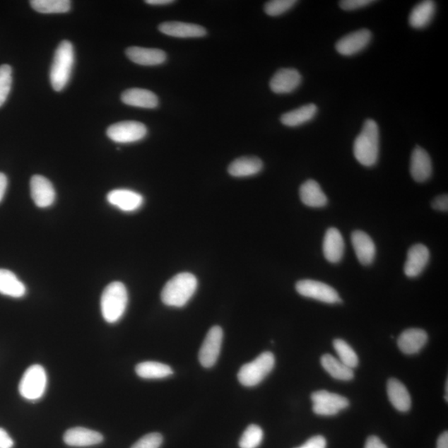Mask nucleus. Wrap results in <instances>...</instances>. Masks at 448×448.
I'll list each match as a JSON object with an SVG mask.
<instances>
[{"label":"nucleus","mask_w":448,"mask_h":448,"mask_svg":"<svg viewBox=\"0 0 448 448\" xmlns=\"http://www.w3.org/2000/svg\"><path fill=\"white\" fill-rule=\"evenodd\" d=\"M354 155L360 164L366 167L377 163L379 155V129L372 119L364 123L354 143Z\"/></svg>","instance_id":"f257e3e1"},{"label":"nucleus","mask_w":448,"mask_h":448,"mask_svg":"<svg viewBox=\"0 0 448 448\" xmlns=\"http://www.w3.org/2000/svg\"><path fill=\"white\" fill-rule=\"evenodd\" d=\"M198 288L195 276L189 273L175 275L162 290L161 300L166 306L183 307L192 298Z\"/></svg>","instance_id":"f03ea898"},{"label":"nucleus","mask_w":448,"mask_h":448,"mask_svg":"<svg viewBox=\"0 0 448 448\" xmlns=\"http://www.w3.org/2000/svg\"><path fill=\"white\" fill-rule=\"evenodd\" d=\"M74 64V49L69 41L60 42L50 70V81L56 92L64 90L69 83Z\"/></svg>","instance_id":"7ed1b4c3"},{"label":"nucleus","mask_w":448,"mask_h":448,"mask_svg":"<svg viewBox=\"0 0 448 448\" xmlns=\"http://www.w3.org/2000/svg\"><path fill=\"white\" fill-rule=\"evenodd\" d=\"M128 304V293L126 285L120 282L110 283L103 290L101 298V309L104 320L108 323H116L125 314Z\"/></svg>","instance_id":"20e7f679"},{"label":"nucleus","mask_w":448,"mask_h":448,"mask_svg":"<svg viewBox=\"0 0 448 448\" xmlns=\"http://www.w3.org/2000/svg\"><path fill=\"white\" fill-rule=\"evenodd\" d=\"M274 365L275 357L273 353H261L254 361L242 366L238 372V380L246 387H254L259 384L271 373Z\"/></svg>","instance_id":"39448f33"},{"label":"nucleus","mask_w":448,"mask_h":448,"mask_svg":"<svg viewBox=\"0 0 448 448\" xmlns=\"http://www.w3.org/2000/svg\"><path fill=\"white\" fill-rule=\"evenodd\" d=\"M47 387V374L44 367L33 365L23 374L18 386L23 399L35 401L45 394Z\"/></svg>","instance_id":"423d86ee"},{"label":"nucleus","mask_w":448,"mask_h":448,"mask_svg":"<svg viewBox=\"0 0 448 448\" xmlns=\"http://www.w3.org/2000/svg\"><path fill=\"white\" fill-rule=\"evenodd\" d=\"M295 290L305 297L312 298L328 304L341 302L339 294L326 283L314 280H302L295 284Z\"/></svg>","instance_id":"0eeeda50"},{"label":"nucleus","mask_w":448,"mask_h":448,"mask_svg":"<svg viewBox=\"0 0 448 448\" xmlns=\"http://www.w3.org/2000/svg\"><path fill=\"white\" fill-rule=\"evenodd\" d=\"M107 136L117 143H133L144 139L147 128L138 122H122L113 124L107 131Z\"/></svg>","instance_id":"6e6552de"},{"label":"nucleus","mask_w":448,"mask_h":448,"mask_svg":"<svg viewBox=\"0 0 448 448\" xmlns=\"http://www.w3.org/2000/svg\"><path fill=\"white\" fill-rule=\"evenodd\" d=\"M223 338L222 328L218 326L212 327L208 332L199 353L200 364L204 368H211L216 365L220 353Z\"/></svg>","instance_id":"1a4fd4ad"},{"label":"nucleus","mask_w":448,"mask_h":448,"mask_svg":"<svg viewBox=\"0 0 448 448\" xmlns=\"http://www.w3.org/2000/svg\"><path fill=\"white\" fill-rule=\"evenodd\" d=\"M371 40V32L363 28L343 37L336 42V49L342 56H354L366 49Z\"/></svg>","instance_id":"9d476101"},{"label":"nucleus","mask_w":448,"mask_h":448,"mask_svg":"<svg viewBox=\"0 0 448 448\" xmlns=\"http://www.w3.org/2000/svg\"><path fill=\"white\" fill-rule=\"evenodd\" d=\"M302 77L297 69H283L273 75L270 81V88L276 94H288L301 85Z\"/></svg>","instance_id":"9b49d317"},{"label":"nucleus","mask_w":448,"mask_h":448,"mask_svg":"<svg viewBox=\"0 0 448 448\" xmlns=\"http://www.w3.org/2000/svg\"><path fill=\"white\" fill-rule=\"evenodd\" d=\"M31 196L36 206L47 208L54 203L56 192L54 185L42 175H33L30 181Z\"/></svg>","instance_id":"f8f14e48"},{"label":"nucleus","mask_w":448,"mask_h":448,"mask_svg":"<svg viewBox=\"0 0 448 448\" xmlns=\"http://www.w3.org/2000/svg\"><path fill=\"white\" fill-rule=\"evenodd\" d=\"M107 199L110 204L124 212H134L144 203V198L141 194L125 189L112 190L107 194Z\"/></svg>","instance_id":"ddd939ff"},{"label":"nucleus","mask_w":448,"mask_h":448,"mask_svg":"<svg viewBox=\"0 0 448 448\" xmlns=\"http://www.w3.org/2000/svg\"><path fill=\"white\" fill-rule=\"evenodd\" d=\"M429 259H430V252L426 246L418 244L410 247L407 260L404 264L405 275L410 278H416L420 275L425 269Z\"/></svg>","instance_id":"4468645a"},{"label":"nucleus","mask_w":448,"mask_h":448,"mask_svg":"<svg viewBox=\"0 0 448 448\" xmlns=\"http://www.w3.org/2000/svg\"><path fill=\"white\" fill-rule=\"evenodd\" d=\"M410 173L418 183L425 182L431 177L432 165L430 156L420 146H416L413 151L410 162Z\"/></svg>","instance_id":"2eb2a0df"},{"label":"nucleus","mask_w":448,"mask_h":448,"mask_svg":"<svg viewBox=\"0 0 448 448\" xmlns=\"http://www.w3.org/2000/svg\"><path fill=\"white\" fill-rule=\"evenodd\" d=\"M159 30L165 35L180 39L202 37L207 35V30L204 27L183 22L162 23L159 26Z\"/></svg>","instance_id":"dca6fc26"},{"label":"nucleus","mask_w":448,"mask_h":448,"mask_svg":"<svg viewBox=\"0 0 448 448\" xmlns=\"http://www.w3.org/2000/svg\"><path fill=\"white\" fill-rule=\"evenodd\" d=\"M103 440L101 433L81 427L69 429L64 437L66 445L75 447L98 445Z\"/></svg>","instance_id":"f3484780"},{"label":"nucleus","mask_w":448,"mask_h":448,"mask_svg":"<svg viewBox=\"0 0 448 448\" xmlns=\"http://www.w3.org/2000/svg\"><path fill=\"white\" fill-rule=\"evenodd\" d=\"M351 242L357 259L364 266L373 263L376 254V247L372 238L366 232L356 230L352 232Z\"/></svg>","instance_id":"a211bd4d"},{"label":"nucleus","mask_w":448,"mask_h":448,"mask_svg":"<svg viewBox=\"0 0 448 448\" xmlns=\"http://www.w3.org/2000/svg\"><path fill=\"white\" fill-rule=\"evenodd\" d=\"M345 242L339 230L335 228H329L323 241V254L326 259L331 264H337L344 256Z\"/></svg>","instance_id":"6ab92c4d"},{"label":"nucleus","mask_w":448,"mask_h":448,"mask_svg":"<svg viewBox=\"0 0 448 448\" xmlns=\"http://www.w3.org/2000/svg\"><path fill=\"white\" fill-rule=\"evenodd\" d=\"M428 339L427 332L422 329H408L399 337L398 346L404 354L414 355L425 346Z\"/></svg>","instance_id":"aec40b11"},{"label":"nucleus","mask_w":448,"mask_h":448,"mask_svg":"<svg viewBox=\"0 0 448 448\" xmlns=\"http://www.w3.org/2000/svg\"><path fill=\"white\" fill-rule=\"evenodd\" d=\"M126 54L133 63L142 66L160 65L165 63L167 58L164 51L141 47H128Z\"/></svg>","instance_id":"412c9836"},{"label":"nucleus","mask_w":448,"mask_h":448,"mask_svg":"<svg viewBox=\"0 0 448 448\" xmlns=\"http://www.w3.org/2000/svg\"><path fill=\"white\" fill-rule=\"evenodd\" d=\"M122 101L128 106L154 109L158 107L159 100L154 93L149 90L131 88L122 94Z\"/></svg>","instance_id":"4be33fe9"},{"label":"nucleus","mask_w":448,"mask_h":448,"mask_svg":"<svg viewBox=\"0 0 448 448\" xmlns=\"http://www.w3.org/2000/svg\"><path fill=\"white\" fill-rule=\"evenodd\" d=\"M389 399L399 412H408L411 408L412 399L404 384L397 379L391 378L387 383Z\"/></svg>","instance_id":"5701e85b"},{"label":"nucleus","mask_w":448,"mask_h":448,"mask_svg":"<svg viewBox=\"0 0 448 448\" xmlns=\"http://www.w3.org/2000/svg\"><path fill=\"white\" fill-rule=\"evenodd\" d=\"M263 168V161L259 158L245 156L232 161L228 171L233 177H249L260 173Z\"/></svg>","instance_id":"b1692460"},{"label":"nucleus","mask_w":448,"mask_h":448,"mask_svg":"<svg viewBox=\"0 0 448 448\" xmlns=\"http://www.w3.org/2000/svg\"><path fill=\"white\" fill-rule=\"evenodd\" d=\"M300 198L305 205L312 208L326 206L328 199L320 184L316 180L309 179L300 188Z\"/></svg>","instance_id":"393cba45"},{"label":"nucleus","mask_w":448,"mask_h":448,"mask_svg":"<svg viewBox=\"0 0 448 448\" xmlns=\"http://www.w3.org/2000/svg\"><path fill=\"white\" fill-rule=\"evenodd\" d=\"M436 8V3L431 0L418 4L409 14V25L416 30L426 28L435 17Z\"/></svg>","instance_id":"a878e982"},{"label":"nucleus","mask_w":448,"mask_h":448,"mask_svg":"<svg viewBox=\"0 0 448 448\" xmlns=\"http://www.w3.org/2000/svg\"><path fill=\"white\" fill-rule=\"evenodd\" d=\"M318 112V107L314 103L305 105L293 110L281 117V122L288 127H297L313 120Z\"/></svg>","instance_id":"bb28decb"},{"label":"nucleus","mask_w":448,"mask_h":448,"mask_svg":"<svg viewBox=\"0 0 448 448\" xmlns=\"http://www.w3.org/2000/svg\"><path fill=\"white\" fill-rule=\"evenodd\" d=\"M26 287L11 271L0 269V294L20 298L26 294Z\"/></svg>","instance_id":"cd10ccee"},{"label":"nucleus","mask_w":448,"mask_h":448,"mask_svg":"<svg viewBox=\"0 0 448 448\" xmlns=\"http://www.w3.org/2000/svg\"><path fill=\"white\" fill-rule=\"evenodd\" d=\"M321 363L324 370L334 379L349 381L354 378L353 370L331 355H324L321 358Z\"/></svg>","instance_id":"c85d7f7f"},{"label":"nucleus","mask_w":448,"mask_h":448,"mask_svg":"<svg viewBox=\"0 0 448 448\" xmlns=\"http://www.w3.org/2000/svg\"><path fill=\"white\" fill-rule=\"evenodd\" d=\"M136 372L141 378L146 379H164L174 373L169 365L154 361L143 362L137 365Z\"/></svg>","instance_id":"c756f323"},{"label":"nucleus","mask_w":448,"mask_h":448,"mask_svg":"<svg viewBox=\"0 0 448 448\" xmlns=\"http://www.w3.org/2000/svg\"><path fill=\"white\" fill-rule=\"evenodd\" d=\"M313 403H321L341 411L349 407L350 401L346 397L340 394L328 392L326 390L316 391L312 394Z\"/></svg>","instance_id":"7c9ffc66"},{"label":"nucleus","mask_w":448,"mask_h":448,"mask_svg":"<svg viewBox=\"0 0 448 448\" xmlns=\"http://www.w3.org/2000/svg\"><path fill=\"white\" fill-rule=\"evenodd\" d=\"M30 4L35 11L41 13H64L71 8L69 0H32Z\"/></svg>","instance_id":"2f4dec72"},{"label":"nucleus","mask_w":448,"mask_h":448,"mask_svg":"<svg viewBox=\"0 0 448 448\" xmlns=\"http://www.w3.org/2000/svg\"><path fill=\"white\" fill-rule=\"evenodd\" d=\"M333 346L343 364L352 370L358 366V355L347 342L341 339H336L333 342Z\"/></svg>","instance_id":"473e14b6"},{"label":"nucleus","mask_w":448,"mask_h":448,"mask_svg":"<svg viewBox=\"0 0 448 448\" xmlns=\"http://www.w3.org/2000/svg\"><path fill=\"white\" fill-rule=\"evenodd\" d=\"M264 440V431L259 426L251 424L240 440V448H257Z\"/></svg>","instance_id":"72a5a7b5"},{"label":"nucleus","mask_w":448,"mask_h":448,"mask_svg":"<svg viewBox=\"0 0 448 448\" xmlns=\"http://www.w3.org/2000/svg\"><path fill=\"white\" fill-rule=\"evenodd\" d=\"M12 84V69L11 66H0V107L6 102Z\"/></svg>","instance_id":"f704fd0d"},{"label":"nucleus","mask_w":448,"mask_h":448,"mask_svg":"<svg viewBox=\"0 0 448 448\" xmlns=\"http://www.w3.org/2000/svg\"><path fill=\"white\" fill-rule=\"evenodd\" d=\"M297 1L295 0H273L265 4L264 11L269 16H279L290 11Z\"/></svg>","instance_id":"c9c22d12"},{"label":"nucleus","mask_w":448,"mask_h":448,"mask_svg":"<svg viewBox=\"0 0 448 448\" xmlns=\"http://www.w3.org/2000/svg\"><path fill=\"white\" fill-rule=\"evenodd\" d=\"M162 442L163 437L158 432H152L142 437L131 448H160Z\"/></svg>","instance_id":"e433bc0d"},{"label":"nucleus","mask_w":448,"mask_h":448,"mask_svg":"<svg viewBox=\"0 0 448 448\" xmlns=\"http://www.w3.org/2000/svg\"><path fill=\"white\" fill-rule=\"evenodd\" d=\"M374 3L375 1H373V0H343V1L340 2V7L344 11H351L369 6Z\"/></svg>","instance_id":"4c0bfd02"},{"label":"nucleus","mask_w":448,"mask_h":448,"mask_svg":"<svg viewBox=\"0 0 448 448\" xmlns=\"http://www.w3.org/2000/svg\"><path fill=\"white\" fill-rule=\"evenodd\" d=\"M297 448H326V440L322 436H314Z\"/></svg>","instance_id":"58836bf2"},{"label":"nucleus","mask_w":448,"mask_h":448,"mask_svg":"<svg viewBox=\"0 0 448 448\" xmlns=\"http://www.w3.org/2000/svg\"><path fill=\"white\" fill-rule=\"evenodd\" d=\"M432 206L436 211L442 212H447L448 209V196L447 194H442L437 196L432 203Z\"/></svg>","instance_id":"ea45409f"},{"label":"nucleus","mask_w":448,"mask_h":448,"mask_svg":"<svg viewBox=\"0 0 448 448\" xmlns=\"http://www.w3.org/2000/svg\"><path fill=\"white\" fill-rule=\"evenodd\" d=\"M13 441L4 428H0V448H12Z\"/></svg>","instance_id":"a19ab883"},{"label":"nucleus","mask_w":448,"mask_h":448,"mask_svg":"<svg viewBox=\"0 0 448 448\" xmlns=\"http://www.w3.org/2000/svg\"><path fill=\"white\" fill-rule=\"evenodd\" d=\"M365 448H388L378 437L370 436L367 440Z\"/></svg>","instance_id":"79ce46f5"},{"label":"nucleus","mask_w":448,"mask_h":448,"mask_svg":"<svg viewBox=\"0 0 448 448\" xmlns=\"http://www.w3.org/2000/svg\"><path fill=\"white\" fill-rule=\"evenodd\" d=\"M7 186L8 179L6 175L3 173H0V202L2 201L4 194L6 192Z\"/></svg>","instance_id":"37998d69"},{"label":"nucleus","mask_w":448,"mask_h":448,"mask_svg":"<svg viewBox=\"0 0 448 448\" xmlns=\"http://www.w3.org/2000/svg\"><path fill=\"white\" fill-rule=\"evenodd\" d=\"M437 448H448V432L442 433L437 442Z\"/></svg>","instance_id":"c03bdc74"},{"label":"nucleus","mask_w":448,"mask_h":448,"mask_svg":"<svg viewBox=\"0 0 448 448\" xmlns=\"http://www.w3.org/2000/svg\"><path fill=\"white\" fill-rule=\"evenodd\" d=\"M146 4H151V6H167L174 3L172 0H146Z\"/></svg>","instance_id":"a18cd8bd"}]
</instances>
